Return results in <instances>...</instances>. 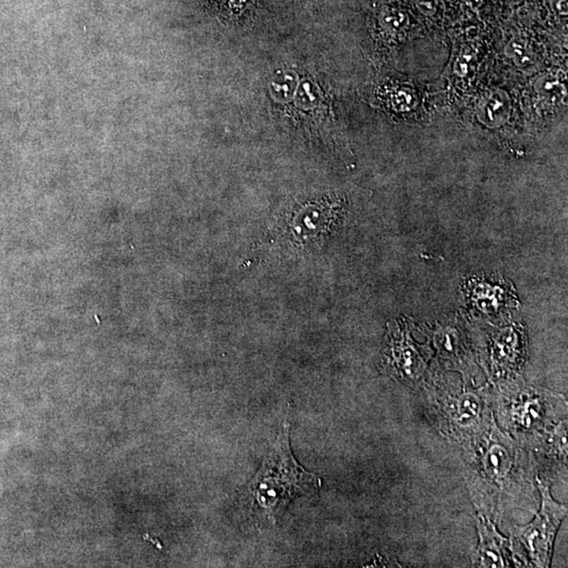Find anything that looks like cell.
<instances>
[{"label":"cell","instance_id":"6da1fadb","mask_svg":"<svg viewBox=\"0 0 568 568\" xmlns=\"http://www.w3.org/2000/svg\"><path fill=\"white\" fill-rule=\"evenodd\" d=\"M320 486V478L305 471L295 460L285 422L270 456L249 484L256 506L271 523H275L295 497L319 490Z\"/></svg>","mask_w":568,"mask_h":568},{"label":"cell","instance_id":"8992f818","mask_svg":"<svg viewBox=\"0 0 568 568\" xmlns=\"http://www.w3.org/2000/svg\"><path fill=\"white\" fill-rule=\"evenodd\" d=\"M505 53L519 69L531 70L536 65L531 48L522 40H512L506 46Z\"/></svg>","mask_w":568,"mask_h":568},{"label":"cell","instance_id":"9c48e42d","mask_svg":"<svg viewBox=\"0 0 568 568\" xmlns=\"http://www.w3.org/2000/svg\"><path fill=\"white\" fill-rule=\"evenodd\" d=\"M471 63V59L467 58V56H461L457 61L456 66H455V71L460 77H465L469 74V63Z\"/></svg>","mask_w":568,"mask_h":568},{"label":"cell","instance_id":"277c9868","mask_svg":"<svg viewBox=\"0 0 568 568\" xmlns=\"http://www.w3.org/2000/svg\"><path fill=\"white\" fill-rule=\"evenodd\" d=\"M512 112V104L505 92L495 91L482 98L478 104L477 117L482 125L498 129L507 123Z\"/></svg>","mask_w":568,"mask_h":568},{"label":"cell","instance_id":"ba28073f","mask_svg":"<svg viewBox=\"0 0 568 568\" xmlns=\"http://www.w3.org/2000/svg\"><path fill=\"white\" fill-rule=\"evenodd\" d=\"M478 409H479V402L471 395L463 397L458 403V414L462 421H467V420L476 417L478 415Z\"/></svg>","mask_w":568,"mask_h":568},{"label":"cell","instance_id":"5b68a950","mask_svg":"<svg viewBox=\"0 0 568 568\" xmlns=\"http://www.w3.org/2000/svg\"><path fill=\"white\" fill-rule=\"evenodd\" d=\"M510 455L499 444H495L486 452L483 465L486 473L492 478H502L506 475L510 465Z\"/></svg>","mask_w":568,"mask_h":568},{"label":"cell","instance_id":"52a82bcc","mask_svg":"<svg viewBox=\"0 0 568 568\" xmlns=\"http://www.w3.org/2000/svg\"><path fill=\"white\" fill-rule=\"evenodd\" d=\"M535 89L542 98L548 101L557 102L567 95L565 87L558 78L552 75H543L535 82Z\"/></svg>","mask_w":568,"mask_h":568},{"label":"cell","instance_id":"7a4b0ae2","mask_svg":"<svg viewBox=\"0 0 568 568\" xmlns=\"http://www.w3.org/2000/svg\"><path fill=\"white\" fill-rule=\"evenodd\" d=\"M542 505L531 524L520 527L517 536L537 567H550L555 538L561 522L567 514V506L559 504L550 495V486L538 480Z\"/></svg>","mask_w":568,"mask_h":568},{"label":"cell","instance_id":"3957f363","mask_svg":"<svg viewBox=\"0 0 568 568\" xmlns=\"http://www.w3.org/2000/svg\"><path fill=\"white\" fill-rule=\"evenodd\" d=\"M477 525L480 543L474 560L476 565L481 567H505L506 540L486 519H478Z\"/></svg>","mask_w":568,"mask_h":568}]
</instances>
